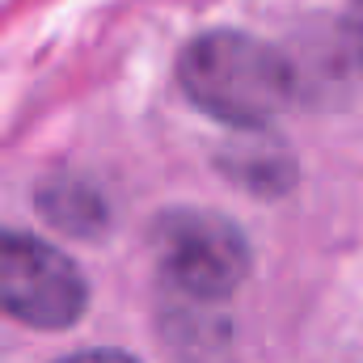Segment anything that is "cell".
<instances>
[{
    "label": "cell",
    "instance_id": "1",
    "mask_svg": "<svg viewBox=\"0 0 363 363\" xmlns=\"http://www.w3.org/2000/svg\"><path fill=\"white\" fill-rule=\"evenodd\" d=\"M178 81L182 93L203 114L241 131H262L271 118L287 110L291 89H296L291 64L271 43L237 34V30L199 34L182 51Z\"/></svg>",
    "mask_w": 363,
    "mask_h": 363
},
{
    "label": "cell",
    "instance_id": "2",
    "mask_svg": "<svg viewBox=\"0 0 363 363\" xmlns=\"http://www.w3.org/2000/svg\"><path fill=\"white\" fill-rule=\"evenodd\" d=\"M89 304L77 262L30 233L0 228V313L34 330H68Z\"/></svg>",
    "mask_w": 363,
    "mask_h": 363
},
{
    "label": "cell",
    "instance_id": "3",
    "mask_svg": "<svg viewBox=\"0 0 363 363\" xmlns=\"http://www.w3.org/2000/svg\"><path fill=\"white\" fill-rule=\"evenodd\" d=\"M157 267L190 300H224L250 274V241L211 211H169L157 224Z\"/></svg>",
    "mask_w": 363,
    "mask_h": 363
},
{
    "label": "cell",
    "instance_id": "4",
    "mask_svg": "<svg viewBox=\"0 0 363 363\" xmlns=\"http://www.w3.org/2000/svg\"><path fill=\"white\" fill-rule=\"evenodd\" d=\"M38 211L47 224H55L68 237H101L110 216L101 194L81 178H51L38 186Z\"/></svg>",
    "mask_w": 363,
    "mask_h": 363
},
{
    "label": "cell",
    "instance_id": "5",
    "mask_svg": "<svg viewBox=\"0 0 363 363\" xmlns=\"http://www.w3.org/2000/svg\"><path fill=\"white\" fill-rule=\"evenodd\" d=\"M60 363H140L123 351H85V355H72V359H60Z\"/></svg>",
    "mask_w": 363,
    "mask_h": 363
},
{
    "label": "cell",
    "instance_id": "6",
    "mask_svg": "<svg viewBox=\"0 0 363 363\" xmlns=\"http://www.w3.org/2000/svg\"><path fill=\"white\" fill-rule=\"evenodd\" d=\"M351 26H355V34H359V43H363V0H355V13H351Z\"/></svg>",
    "mask_w": 363,
    "mask_h": 363
}]
</instances>
